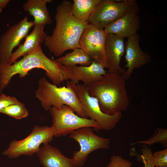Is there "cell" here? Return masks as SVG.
<instances>
[{"mask_svg": "<svg viewBox=\"0 0 167 167\" xmlns=\"http://www.w3.org/2000/svg\"><path fill=\"white\" fill-rule=\"evenodd\" d=\"M41 69L53 84L58 85L70 80L72 73L70 69L47 57L43 52L41 45L31 53L11 64H0V92L8 85L13 76L19 74L22 78L34 69Z\"/></svg>", "mask_w": 167, "mask_h": 167, "instance_id": "6da1fadb", "label": "cell"}, {"mask_svg": "<svg viewBox=\"0 0 167 167\" xmlns=\"http://www.w3.org/2000/svg\"><path fill=\"white\" fill-rule=\"evenodd\" d=\"M72 3L63 0L56 8V25L51 35L44 42L49 51L56 57L65 51L80 48L79 41L87 24L75 17L72 11Z\"/></svg>", "mask_w": 167, "mask_h": 167, "instance_id": "7a4b0ae2", "label": "cell"}, {"mask_svg": "<svg viewBox=\"0 0 167 167\" xmlns=\"http://www.w3.org/2000/svg\"><path fill=\"white\" fill-rule=\"evenodd\" d=\"M125 81L122 75L106 72L102 80L86 86L89 95L97 100L101 111L113 115L129 106Z\"/></svg>", "mask_w": 167, "mask_h": 167, "instance_id": "3957f363", "label": "cell"}, {"mask_svg": "<svg viewBox=\"0 0 167 167\" xmlns=\"http://www.w3.org/2000/svg\"><path fill=\"white\" fill-rule=\"evenodd\" d=\"M35 94L46 111L52 106L59 108L63 105H66L71 107L78 116L87 118L75 94L68 87H58L44 77L38 80V87Z\"/></svg>", "mask_w": 167, "mask_h": 167, "instance_id": "277c9868", "label": "cell"}, {"mask_svg": "<svg viewBox=\"0 0 167 167\" xmlns=\"http://www.w3.org/2000/svg\"><path fill=\"white\" fill-rule=\"evenodd\" d=\"M66 87L75 94L86 114L87 118L96 121L101 129L109 131L113 129L122 117V112L109 115L101 110L97 99L90 96L87 87L84 84H76L70 81H66Z\"/></svg>", "mask_w": 167, "mask_h": 167, "instance_id": "5b68a950", "label": "cell"}, {"mask_svg": "<svg viewBox=\"0 0 167 167\" xmlns=\"http://www.w3.org/2000/svg\"><path fill=\"white\" fill-rule=\"evenodd\" d=\"M139 10V4L135 0H101L90 15L88 22L98 29H104L125 15L138 13Z\"/></svg>", "mask_w": 167, "mask_h": 167, "instance_id": "8992f818", "label": "cell"}, {"mask_svg": "<svg viewBox=\"0 0 167 167\" xmlns=\"http://www.w3.org/2000/svg\"><path fill=\"white\" fill-rule=\"evenodd\" d=\"M48 110L52 117L51 127L55 137L65 136L85 127H91L96 131L101 129L96 121L76 114L74 110L67 105H63L59 108L52 106Z\"/></svg>", "mask_w": 167, "mask_h": 167, "instance_id": "52a82bcc", "label": "cell"}, {"mask_svg": "<svg viewBox=\"0 0 167 167\" xmlns=\"http://www.w3.org/2000/svg\"><path fill=\"white\" fill-rule=\"evenodd\" d=\"M54 136L51 126H35L31 133L25 138L11 141L2 154L11 159L22 155L32 156L38 152L41 144L50 142Z\"/></svg>", "mask_w": 167, "mask_h": 167, "instance_id": "ba28073f", "label": "cell"}, {"mask_svg": "<svg viewBox=\"0 0 167 167\" xmlns=\"http://www.w3.org/2000/svg\"><path fill=\"white\" fill-rule=\"evenodd\" d=\"M92 128L83 127L70 134V138L76 141L80 147L79 150L73 153L72 158L77 167L83 166L89 155L93 152L100 149L109 148V139L96 135Z\"/></svg>", "mask_w": 167, "mask_h": 167, "instance_id": "9c48e42d", "label": "cell"}, {"mask_svg": "<svg viewBox=\"0 0 167 167\" xmlns=\"http://www.w3.org/2000/svg\"><path fill=\"white\" fill-rule=\"evenodd\" d=\"M107 35L104 29L88 23L79 41L80 48L105 68L108 67L105 48Z\"/></svg>", "mask_w": 167, "mask_h": 167, "instance_id": "30bf717a", "label": "cell"}, {"mask_svg": "<svg viewBox=\"0 0 167 167\" xmlns=\"http://www.w3.org/2000/svg\"><path fill=\"white\" fill-rule=\"evenodd\" d=\"M34 26L27 16L17 24L10 27L0 37V64H9L13 49L19 45Z\"/></svg>", "mask_w": 167, "mask_h": 167, "instance_id": "8fae6325", "label": "cell"}, {"mask_svg": "<svg viewBox=\"0 0 167 167\" xmlns=\"http://www.w3.org/2000/svg\"><path fill=\"white\" fill-rule=\"evenodd\" d=\"M140 39L137 33L128 38L125 43V67L127 69L122 76L125 80L130 78L134 69H139L151 61V56L141 49Z\"/></svg>", "mask_w": 167, "mask_h": 167, "instance_id": "7c38bea8", "label": "cell"}, {"mask_svg": "<svg viewBox=\"0 0 167 167\" xmlns=\"http://www.w3.org/2000/svg\"><path fill=\"white\" fill-rule=\"evenodd\" d=\"M124 39L114 34L107 35L105 48L108 73L122 75L126 72L120 66L121 59L125 53Z\"/></svg>", "mask_w": 167, "mask_h": 167, "instance_id": "4fadbf2b", "label": "cell"}, {"mask_svg": "<svg viewBox=\"0 0 167 167\" xmlns=\"http://www.w3.org/2000/svg\"><path fill=\"white\" fill-rule=\"evenodd\" d=\"M138 13L125 15L107 25L104 29L107 34H112L124 39L137 33L140 28Z\"/></svg>", "mask_w": 167, "mask_h": 167, "instance_id": "5bb4252c", "label": "cell"}, {"mask_svg": "<svg viewBox=\"0 0 167 167\" xmlns=\"http://www.w3.org/2000/svg\"><path fill=\"white\" fill-rule=\"evenodd\" d=\"M69 68L72 73L70 80L76 84L81 81L87 86L102 80L107 72L103 67L93 60L88 66H76Z\"/></svg>", "mask_w": 167, "mask_h": 167, "instance_id": "9a60e30c", "label": "cell"}, {"mask_svg": "<svg viewBox=\"0 0 167 167\" xmlns=\"http://www.w3.org/2000/svg\"><path fill=\"white\" fill-rule=\"evenodd\" d=\"M36 154L44 167H77L72 158L66 157L49 143L44 144Z\"/></svg>", "mask_w": 167, "mask_h": 167, "instance_id": "2e32d148", "label": "cell"}, {"mask_svg": "<svg viewBox=\"0 0 167 167\" xmlns=\"http://www.w3.org/2000/svg\"><path fill=\"white\" fill-rule=\"evenodd\" d=\"M45 26L35 25L32 32L25 37L24 42L19 44L11 55L9 64H11L20 57L31 53L38 45L44 42L47 34L44 31Z\"/></svg>", "mask_w": 167, "mask_h": 167, "instance_id": "e0dca14e", "label": "cell"}, {"mask_svg": "<svg viewBox=\"0 0 167 167\" xmlns=\"http://www.w3.org/2000/svg\"><path fill=\"white\" fill-rule=\"evenodd\" d=\"M52 0H27L23 4L24 11L28 12L34 18L33 21L34 26H45L52 23L49 12L47 8L48 3L52 2Z\"/></svg>", "mask_w": 167, "mask_h": 167, "instance_id": "ac0fdd59", "label": "cell"}, {"mask_svg": "<svg viewBox=\"0 0 167 167\" xmlns=\"http://www.w3.org/2000/svg\"><path fill=\"white\" fill-rule=\"evenodd\" d=\"M55 60L57 62L68 67L77 64L88 66L93 61L90 56L80 48L74 49L71 52Z\"/></svg>", "mask_w": 167, "mask_h": 167, "instance_id": "d6986e66", "label": "cell"}, {"mask_svg": "<svg viewBox=\"0 0 167 167\" xmlns=\"http://www.w3.org/2000/svg\"><path fill=\"white\" fill-rule=\"evenodd\" d=\"M101 1L73 0L72 6V13L78 19L88 22L90 15Z\"/></svg>", "mask_w": 167, "mask_h": 167, "instance_id": "ffe728a7", "label": "cell"}, {"mask_svg": "<svg viewBox=\"0 0 167 167\" xmlns=\"http://www.w3.org/2000/svg\"><path fill=\"white\" fill-rule=\"evenodd\" d=\"M161 143L164 147L167 146V129L159 127L155 131L153 135L146 140L132 143L131 145L142 144V146H148L154 143Z\"/></svg>", "mask_w": 167, "mask_h": 167, "instance_id": "44dd1931", "label": "cell"}, {"mask_svg": "<svg viewBox=\"0 0 167 167\" xmlns=\"http://www.w3.org/2000/svg\"><path fill=\"white\" fill-rule=\"evenodd\" d=\"M0 113L17 119L25 118L29 114L28 111L25 107L24 105L21 102L10 105L0 109Z\"/></svg>", "mask_w": 167, "mask_h": 167, "instance_id": "7402d4cb", "label": "cell"}, {"mask_svg": "<svg viewBox=\"0 0 167 167\" xmlns=\"http://www.w3.org/2000/svg\"><path fill=\"white\" fill-rule=\"evenodd\" d=\"M154 167H167V148L152 154Z\"/></svg>", "mask_w": 167, "mask_h": 167, "instance_id": "603a6c76", "label": "cell"}, {"mask_svg": "<svg viewBox=\"0 0 167 167\" xmlns=\"http://www.w3.org/2000/svg\"><path fill=\"white\" fill-rule=\"evenodd\" d=\"M133 162L120 156L113 155L106 167H131Z\"/></svg>", "mask_w": 167, "mask_h": 167, "instance_id": "cb8c5ba5", "label": "cell"}, {"mask_svg": "<svg viewBox=\"0 0 167 167\" xmlns=\"http://www.w3.org/2000/svg\"><path fill=\"white\" fill-rule=\"evenodd\" d=\"M141 149V159L144 165V167H154L151 149L148 146H143Z\"/></svg>", "mask_w": 167, "mask_h": 167, "instance_id": "d4e9b609", "label": "cell"}, {"mask_svg": "<svg viewBox=\"0 0 167 167\" xmlns=\"http://www.w3.org/2000/svg\"><path fill=\"white\" fill-rule=\"evenodd\" d=\"M20 102L14 96H7L2 93L0 95V109Z\"/></svg>", "mask_w": 167, "mask_h": 167, "instance_id": "484cf974", "label": "cell"}, {"mask_svg": "<svg viewBox=\"0 0 167 167\" xmlns=\"http://www.w3.org/2000/svg\"><path fill=\"white\" fill-rule=\"evenodd\" d=\"M10 1V0H0V14Z\"/></svg>", "mask_w": 167, "mask_h": 167, "instance_id": "4316f807", "label": "cell"}]
</instances>
